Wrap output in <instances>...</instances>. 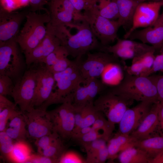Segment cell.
I'll use <instances>...</instances> for the list:
<instances>
[{
	"label": "cell",
	"instance_id": "obj_5",
	"mask_svg": "<svg viewBox=\"0 0 163 163\" xmlns=\"http://www.w3.org/2000/svg\"><path fill=\"white\" fill-rule=\"evenodd\" d=\"M16 36L0 43V75L9 76L14 84L21 78L27 66Z\"/></svg>",
	"mask_w": 163,
	"mask_h": 163
},
{
	"label": "cell",
	"instance_id": "obj_19",
	"mask_svg": "<svg viewBox=\"0 0 163 163\" xmlns=\"http://www.w3.org/2000/svg\"><path fill=\"white\" fill-rule=\"evenodd\" d=\"M158 103L152 104L148 114L138 127L130 135L137 141L151 137V134L159 124Z\"/></svg>",
	"mask_w": 163,
	"mask_h": 163
},
{
	"label": "cell",
	"instance_id": "obj_12",
	"mask_svg": "<svg viewBox=\"0 0 163 163\" xmlns=\"http://www.w3.org/2000/svg\"><path fill=\"white\" fill-rule=\"evenodd\" d=\"M87 58L80 62L79 68L82 75L85 80L98 78L101 75L106 66L109 63L118 62V58L112 54L100 51L87 53Z\"/></svg>",
	"mask_w": 163,
	"mask_h": 163
},
{
	"label": "cell",
	"instance_id": "obj_52",
	"mask_svg": "<svg viewBox=\"0 0 163 163\" xmlns=\"http://www.w3.org/2000/svg\"><path fill=\"white\" fill-rule=\"evenodd\" d=\"M20 6H25L30 3V0H18Z\"/></svg>",
	"mask_w": 163,
	"mask_h": 163
},
{
	"label": "cell",
	"instance_id": "obj_7",
	"mask_svg": "<svg viewBox=\"0 0 163 163\" xmlns=\"http://www.w3.org/2000/svg\"><path fill=\"white\" fill-rule=\"evenodd\" d=\"M37 79V69L30 68L25 71L21 78L14 84L11 96L22 112L29 111L33 109L31 104Z\"/></svg>",
	"mask_w": 163,
	"mask_h": 163
},
{
	"label": "cell",
	"instance_id": "obj_36",
	"mask_svg": "<svg viewBox=\"0 0 163 163\" xmlns=\"http://www.w3.org/2000/svg\"><path fill=\"white\" fill-rule=\"evenodd\" d=\"M14 86V84L11 78L0 75V94L11 96Z\"/></svg>",
	"mask_w": 163,
	"mask_h": 163
},
{
	"label": "cell",
	"instance_id": "obj_50",
	"mask_svg": "<svg viewBox=\"0 0 163 163\" xmlns=\"http://www.w3.org/2000/svg\"><path fill=\"white\" fill-rule=\"evenodd\" d=\"M149 163H163V151L155 157L150 160Z\"/></svg>",
	"mask_w": 163,
	"mask_h": 163
},
{
	"label": "cell",
	"instance_id": "obj_4",
	"mask_svg": "<svg viewBox=\"0 0 163 163\" xmlns=\"http://www.w3.org/2000/svg\"><path fill=\"white\" fill-rule=\"evenodd\" d=\"M26 18V22L16 37L24 55L37 46L44 38L47 31L45 24L51 20L49 12L41 14L30 11Z\"/></svg>",
	"mask_w": 163,
	"mask_h": 163
},
{
	"label": "cell",
	"instance_id": "obj_45",
	"mask_svg": "<svg viewBox=\"0 0 163 163\" xmlns=\"http://www.w3.org/2000/svg\"><path fill=\"white\" fill-rule=\"evenodd\" d=\"M1 7L9 11L20 6L18 0H0Z\"/></svg>",
	"mask_w": 163,
	"mask_h": 163
},
{
	"label": "cell",
	"instance_id": "obj_46",
	"mask_svg": "<svg viewBox=\"0 0 163 163\" xmlns=\"http://www.w3.org/2000/svg\"><path fill=\"white\" fill-rule=\"evenodd\" d=\"M16 105L8 99L5 96L0 94V111L7 107L16 108Z\"/></svg>",
	"mask_w": 163,
	"mask_h": 163
},
{
	"label": "cell",
	"instance_id": "obj_17",
	"mask_svg": "<svg viewBox=\"0 0 163 163\" xmlns=\"http://www.w3.org/2000/svg\"><path fill=\"white\" fill-rule=\"evenodd\" d=\"M28 11H9L0 9V43L15 37L22 22Z\"/></svg>",
	"mask_w": 163,
	"mask_h": 163
},
{
	"label": "cell",
	"instance_id": "obj_11",
	"mask_svg": "<svg viewBox=\"0 0 163 163\" xmlns=\"http://www.w3.org/2000/svg\"><path fill=\"white\" fill-rule=\"evenodd\" d=\"M51 20L48 24L55 27L82 20V13L77 11L69 0H50Z\"/></svg>",
	"mask_w": 163,
	"mask_h": 163
},
{
	"label": "cell",
	"instance_id": "obj_3",
	"mask_svg": "<svg viewBox=\"0 0 163 163\" xmlns=\"http://www.w3.org/2000/svg\"><path fill=\"white\" fill-rule=\"evenodd\" d=\"M81 61V59H76L66 70L53 74L55 84L52 94L49 98L38 108L46 110L53 104L72 102L75 91L85 82L80 70Z\"/></svg>",
	"mask_w": 163,
	"mask_h": 163
},
{
	"label": "cell",
	"instance_id": "obj_15",
	"mask_svg": "<svg viewBox=\"0 0 163 163\" xmlns=\"http://www.w3.org/2000/svg\"><path fill=\"white\" fill-rule=\"evenodd\" d=\"M43 64H40V66L37 69V82L32 108L39 107L49 98L55 85L53 74Z\"/></svg>",
	"mask_w": 163,
	"mask_h": 163
},
{
	"label": "cell",
	"instance_id": "obj_44",
	"mask_svg": "<svg viewBox=\"0 0 163 163\" xmlns=\"http://www.w3.org/2000/svg\"><path fill=\"white\" fill-rule=\"evenodd\" d=\"M30 11L36 12L41 10L49 12V11L45 9L44 6L49 4L47 0H30Z\"/></svg>",
	"mask_w": 163,
	"mask_h": 163
},
{
	"label": "cell",
	"instance_id": "obj_38",
	"mask_svg": "<svg viewBox=\"0 0 163 163\" xmlns=\"http://www.w3.org/2000/svg\"><path fill=\"white\" fill-rule=\"evenodd\" d=\"M18 112L13 107L6 108L0 111V132L5 131L8 121Z\"/></svg>",
	"mask_w": 163,
	"mask_h": 163
},
{
	"label": "cell",
	"instance_id": "obj_54",
	"mask_svg": "<svg viewBox=\"0 0 163 163\" xmlns=\"http://www.w3.org/2000/svg\"><path fill=\"white\" fill-rule=\"evenodd\" d=\"M152 0V1H153L159 2V1H163V0Z\"/></svg>",
	"mask_w": 163,
	"mask_h": 163
},
{
	"label": "cell",
	"instance_id": "obj_26",
	"mask_svg": "<svg viewBox=\"0 0 163 163\" xmlns=\"http://www.w3.org/2000/svg\"><path fill=\"white\" fill-rule=\"evenodd\" d=\"M117 157L121 163H149L150 160L145 152L134 146L122 151L119 154Z\"/></svg>",
	"mask_w": 163,
	"mask_h": 163
},
{
	"label": "cell",
	"instance_id": "obj_37",
	"mask_svg": "<svg viewBox=\"0 0 163 163\" xmlns=\"http://www.w3.org/2000/svg\"><path fill=\"white\" fill-rule=\"evenodd\" d=\"M59 163H86L85 160L77 152L73 151H65L60 158Z\"/></svg>",
	"mask_w": 163,
	"mask_h": 163
},
{
	"label": "cell",
	"instance_id": "obj_24",
	"mask_svg": "<svg viewBox=\"0 0 163 163\" xmlns=\"http://www.w3.org/2000/svg\"><path fill=\"white\" fill-rule=\"evenodd\" d=\"M123 68L118 62L109 63L101 75V81L106 86L113 87L118 85L124 77Z\"/></svg>",
	"mask_w": 163,
	"mask_h": 163
},
{
	"label": "cell",
	"instance_id": "obj_34",
	"mask_svg": "<svg viewBox=\"0 0 163 163\" xmlns=\"http://www.w3.org/2000/svg\"><path fill=\"white\" fill-rule=\"evenodd\" d=\"M14 143L5 131L0 132V149L2 155L8 159Z\"/></svg>",
	"mask_w": 163,
	"mask_h": 163
},
{
	"label": "cell",
	"instance_id": "obj_30",
	"mask_svg": "<svg viewBox=\"0 0 163 163\" xmlns=\"http://www.w3.org/2000/svg\"><path fill=\"white\" fill-rule=\"evenodd\" d=\"M103 115L100 112L98 118L91 126L93 129L102 131L104 138L107 142L115 129V124L105 118Z\"/></svg>",
	"mask_w": 163,
	"mask_h": 163
},
{
	"label": "cell",
	"instance_id": "obj_40",
	"mask_svg": "<svg viewBox=\"0 0 163 163\" xmlns=\"http://www.w3.org/2000/svg\"><path fill=\"white\" fill-rule=\"evenodd\" d=\"M100 138L104 139L103 134L100 133L99 131L92 128V129L90 131L76 141L82 145L84 143L92 142Z\"/></svg>",
	"mask_w": 163,
	"mask_h": 163
},
{
	"label": "cell",
	"instance_id": "obj_31",
	"mask_svg": "<svg viewBox=\"0 0 163 163\" xmlns=\"http://www.w3.org/2000/svg\"><path fill=\"white\" fill-rule=\"evenodd\" d=\"M60 137L54 141L41 154L52 158L59 163V159L65 151V147Z\"/></svg>",
	"mask_w": 163,
	"mask_h": 163
},
{
	"label": "cell",
	"instance_id": "obj_13",
	"mask_svg": "<svg viewBox=\"0 0 163 163\" xmlns=\"http://www.w3.org/2000/svg\"><path fill=\"white\" fill-rule=\"evenodd\" d=\"M162 6L163 0L140 3L134 13L132 26L124 35L125 39H127L129 35L137 28H145L152 25L158 18Z\"/></svg>",
	"mask_w": 163,
	"mask_h": 163
},
{
	"label": "cell",
	"instance_id": "obj_28",
	"mask_svg": "<svg viewBox=\"0 0 163 163\" xmlns=\"http://www.w3.org/2000/svg\"><path fill=\"white\" fill-rule=\"evenodd\" d=\"M32 154L30 147L24 140L17 141L14 143L8 159L15 163H27Z\"/></svg>",
	"mask_w": 163,
	"mask_h": 163
},
{
	"label": "cell",
	"instance_id": "obj_39",
	"mask_svg": "<svg viewBox=\"0 0 163 163\" xmlns=\"http://www.w3.org/2000/svg\"><path fill=\"white\" fill-rule=\"evenodd\" d=\"M72 61L69 59L67 56L64 57L48 69L53 74L59 72L67 69L70 65Z\"/></svg>",
	"mask_w": 163,
	"mask_h": 163
},
{
	"label": "cell",
	"instance_id": "obj_16",
	"mask_svg": "<svg viewBox=\"0 0 163 163\" xmlns=\"http://www.w3.org/2000/svg\"><path fill=\"white\" fill-rule=\"evenodd\" d=\"M153 104L150 101L140 102L135 107L129 108L119 123L118 132L130 135L148 114Z\"/></svg>",
	"mask_w": 163,
	"mask_h": 163
},
{
	"label": "cell",
	"instance_id": "obj_20",
	"mask_svg": "<svg viewBox=\"0 0 163 163\" xmlns=\"http://www.w3.org/2000/svg\"><path fill=\"white\" fill-rule=\"evenodd\" d=\"M107 142L104 139L100 138L82 145L87 154L86 163H104L109 156Z\"/></svg>",
	"mask_w": 163,
	"mask_h": 163
},
{
	"label": "cell",
	"instance_id": "obj_55",
	"mask_svg": "<svg viewBox=\"0 0 163 163\" xmlns=\"http://www.w3.org/2000/svg\"><path fill=\"white\" fill-rule=\"evenodd\" d=\"M48 2L50 0H47Z\"/></svg>",
	"mask_w": 163,
	"mask_h": 163
},
{
	"label": "cell",
	"instance_id": "obj_49",
	"mask_svg": "<svg viewBox=\"0 0 163 163\" xmlns=\"http://www.w3.org/2000/svg\"><path fill=\"white\" fill-rule=\"evenodd\" d=\"M158 117L159 123L163 132V102L158 103ZM162 136H163V133Z\"/></svg>",
	"mask_w": 163,
	"mask_h": 163
},
{
	"label": "cell",
	"instance_id": "obj_32",
	"mask_svg": "<svg viewBox=\"0 0 163 163\" xmlns=\"http://www.w3.org/2000/svg\"><path fill=\"white\" fill-rule=\"evenodd\" d=\"M84 110L83 117L81 123L78 128L73 131L72 134L82 128L91 126L98 118L100 113L95 108L94 103L84 106Z\"/></svg>",
	"mask_w": 163,
	"mask_h": 163
},
{
	"label": "cell",
	"instance_id": "obj_23",
	"mask_svg": "<svg viewBox=\"0 0 163 163\" xmlns=\"http://www.w3.org/2000/svg\"><path fill=\"white\" fill-rule=\"evenodd\" d=\"M7 123L5 131L11 139L17 140H24L28 135L26 122L22 112H18L13 116Z\"/></svg>",
	"mask_w": 163,
	"mask_h": 163
},
{
	"label": "cell",
	"instance_id": "obj_51",
	"mask_svg": "<svg viewBox=\"0 0 163 163\" xmlns=\"http://www.w3.org/2000/svg\"><path fill=\"white\" fill-rule=\"evenodd\" d=\"M153 24H159L163 25V10L161 14H159L157 20Z\"/></svg>",
	"mask_w": 163,
	"mask_h": 163
},
{
	"label": "cell",
	"instance_id": "obj_1",
	"mask_svg": "<svg viewBox=\"0 0 163 163\" xmlns=\"http://www.w3.org/2000/svg\"><path fill=\"white\" fill-rule=\"evenodd\" d=\"M50 27L69 56L76 59H81L91 51L99 50L102 46L84 18L56 27Z\"/></svg>",
	"mask_w": 163,
	"mask_h": 163
},
{
	"label": "cell",
	"instance_id": "obj_41",
	"mask_svg": "<svg viewBox=\"0 0 163 163\" xmlns=\"http://www.w3.org/2000/svg\"><path fill=\"white\" fill-rule=\"evenodd\" d=\"M75 10L82 13L93 5L95 0H69Z\"/></svg>",
	"mask_w": 163,
	"mask_h": 163
},
{
	"label": "cell",
	"instance_id": "obj_21",
	"mask_svg": "<svg viewBox=\"0 0 163 163\" xmlns=\"http://www.w3.org/2000/svg\"><path fill=\"white\" fill-rule=\"evenodd\" d=\"M119 18L117 20L120 26L125 29L131 27L136 9L140 3L136 0H117Z\"/></svg>",
	"mask_w": 163,
	"mask_h": 163
},
{
	"label": "cell",
	"instance_id": "obj_22",
	"mask_svg": "<svg viewBox=\"0 0 163 163\" xmlns=\"http://www.w3.org/2000/svg\"><path fill=\"white\" fill-rule=\"evenodd\" d=\"M136 141L130 135L117 133L107 141L108 159L113 160L117 157L120 152L129 147L134 146V143Z\"/></svg>",
	"mask_w": 163,
	"mask_h": 163
},
{
	"label": "cell",
	"instance_id": "obj_29",
	"mask_svg": "<svg viewBox=\"0 0 163 163\" xmlns=\"http://www.w3.org/2000/svg\"><path fill=\"white\" fill-rule=\"evenodd\" d=\"M115 45L129 49L137 53L139 56L151 51H155L152 46L133 40L121 39L118 37Z\"/></svg>",
	"mask_w": 163,
	"mask_h": 163
},
{
	"label": "cell",
	"instance_id": "obj_18",
	"mask_svg": "<svg viewBox=\"0 0 163 163\" xmlns=\"http://www.w3.org/2000/svg\"><path fill=\"white\" fill-rule=\"evenodd\" d=\"M127 39L138 40L143 43L151 44L155 50H159L163 45V25L153 24L141 30H136Z\"/></svg>",
	"mask_w": 163,
	"mask_h": 163
},
{
	"label": "cell",
	"instance_id": "obj_33",
	"mask_svg": "<svg viewBox=\"0 0 163 163\" xmlns=\"http://www.w3.org/2000/svg\"><path fill=\"white\" fill-rule=\"evenodd\" d=\"M69 56V54L66 48L61 45L57 47L47 56L43 63L48 69L53 66L61 58Z\"/></svg>",
	"mask_w": 163,
	"mask_h": 163
},
{
	"label": "cell",
	"instance_id": "obj_42",
	"mask_svg": "<svg viewBox=\"0 0 163 163\" xmlns=\"http://www.w3.org/2000/svg\"><path fill=\"white\" fill-rule=\"evenodd\" d=\"M158 71L163 73V45L159 50V53L155 56L152 66L149 72L148 76Z\"/></svg>",
	"mask_w": 163,
	"mask_h": 163
},
{
	"label": "cell",
	"instance_id": "obj_14",
	"mask_svg": "<svg viewBox=\"0 0 163 163\" xmlns=\"http://www.w3.org/2000/svg\"><path fill=\"white\" fill-rule=\"evenodd\" d=\"M46 34L40 43L30 52L25 55L27 66L43 63L47 56L57 47L61 45L59 39L52 29L46 24Z\"/></svg>",
	"mask_w": 163,
	"mask_h": 163
},
{
	"label": "cell",
	"instance_id": "obj_53",
	"mask_svg": "<svg viewBox=\"0 0 163 163\" xmlns=\"http://www.w3.org/2000/svg\"><path fill=\"white\" fill-rule=\"evenodd\" d=\"M140 2H146L147 1L151 0H136Z\"/></svg>",
	"mask_w": 163,
	"mask_h": 163
},
{
	"label": "cell",
	"instance_id": "obj_43",
	"mask_svg": "<svg viewBox=\"0 0 163 163\" xmlns=\"http://www.w3.org/2000/svg\"><path fill=\"white\" fill-rule=\"evenodd\" d=\"M27 163H51L57 162L56 161L52 158L38 153V154H32Z\"/></svg>",
	"mask_w": 163,
	"mask_h": 163
},
{
	"label": "cell",
	"instance_id": "obj_6",
	"mask_svg": "<svg viewBox=\"0 0 163 163\" xmlns=\"http://www.w3.org/2000/svg\"><path fill=\"white\" fill-rule=\"evenodd\" d=\"M84 18L102 46H107L117 40L120 27L117 20L106 18L100 15L92 6L82 13Z\"/></svg>",
	"mask_w": 163,
	"mask_h": 163
},
{
	"label": "cell",
	"instance_id": "obj_8",
	"mask_svg": "<svg viewBox=\"0 0 163 163\" xmlns=\"http://www.w3.org/2000/svg\"><path fill=\"white\" fill-rule=\"evenodd\" d=\"M133 101L109 91L101 95L94 101V104L97 110L104 115L109 121L115 124L119 123Z\"/></svg>",
	"mask_w": 163,
	"mask_h": 163
},
{
	"label": "cell",
	"instance_id": "obj_35",
	"mask_svg": "<svg viewBox=\"0 0 163 163\" xmlns=\"http://www.w3.org/2000/svg\"><path fill=\"white\" fill-rule=\"evenodd\" d=\"M59 137L60 136L57 133L53 132L50 134L43 136L36 139L35 143L38 153L41 154L44 150Z\"/></svg>",
	"mask_w": 163,
	"mask_h": 163
},
{
	"label": "cell",
	"instance_id": "obj_47",
	"mask_svg": "<svg viewBox=\"0 0 163 163\" xmlns=\"http://www.w3.org/2000/svg\"><path fill=\"white\" fill-rule=\"evenodd\" d=\"M157 88L158 101L163 102V75L158 76L157 82Z\"/></svg>",
	"mask_w": 163,
	"mask_h": 163
},
{
	"label": "cell",
	"instance_id": "obj_10",
	"mask_svg": "<svg viewBox=\"0 0 163 163\" xmlns=\"http://www.w3.org/2000/svg\"><path fill=\"white\" fill-rule=\"evenodd\" d=\"M28 136L35 139L53 132V123L46 110L34 108L22 112Z\"/></svg>",
	"mask_w": 163,
	"mask_h": 163
},
{
	"label": "cell",
	"instance_id": "obj_9",
	"mask_svg": "<svg viewBox=\"0 0 163 163\" xmlns=\"http://www.w3.org/2000/svg\"><path fill=\"white\" fill-rule=\"evenodd\" d=\"M48 112L53 123V131L61 138H71L75 126V109L72 102L62 103Z\"/></svg>",
	"mask_w": 163,
	"mask_h": 163
},
{
	"label": "cell",
	"instance_id": "obj_25",
	"mask_svg": "<svg viewBox=\"0 0 163 163\" xmlns=\"http://www.w3.org/2000/svg\"><path fill=\"white\" fill-rule=\"evenodd\" d=\"M134 146L145 152L150 160L163 151V136H151L136 141L134 143Z\"/></svg>",
	"mask_w": 163,
	"mask_h": 163
},
{
	"label": "cell",
	"instance_id": "obj_48",
	"mask_svg": "<svg viewBox=\"0 0 163 163\" xmlns=\"http://www.w3.org/2000/svg\"><path fill=\"white\" fill-rule=\"evenodd\" d=\"M91 129V126L80 128L72 134L71 138L76 140L89 132Z\"/></svg>",
	"mask_w": 163,
	"mask_h": 163
},
{
	"label": "cell",
	"instance_id": "obj_27",
	"mask_svg": "<svg viewBox=\"0 0 163 163\" xmlns=\"http://www.w3.org/2000/svg\"><path fill=\"white\" fill-rule=\"evenodd\" d=\"M93 6L102 16L111 20H118L117 0H95Z\"/></svg>",
	"mask_w": 163,
	"mask_h": 163
},
{
	"label": "cell",
	"instance_id": "obj_2",
	"mask_svg": "<svg viewBox=\"0 0 163 163\" xmlns=\"http://www.w3.org/2000/svg\"><path fill=\"white\" fill-rule=\"evenodd\" d=\"M124 78L118 85L109 91L126 100L140 102H159L157 88L158 75L136 76L125 72Z\"/></svg>",
	"mask_w": 163,
	"mask_h": 163
}]
</instances>
